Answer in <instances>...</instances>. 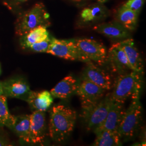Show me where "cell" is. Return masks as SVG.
I'll return each mask as SVG.
<instances>
[{
  "label": "cell",
  "instance_id": "6da1fadb",
  "mask_svg": "<svg viewBox=\"0 0 146 146\" xmlns=\"http://www.w3.org/2000/svg\"><path fill=\"white\" fill-rule=\"evenodd\" d=\"M77 119L76 112L62 104L54 106L50 111L49 135L52 141H66L72 134Z\"/></svg>",
  "mask_w": 146,
  "mask_h": 146
},
{
  "label": "cell",
  "instance_id": "7a4b0ae2",
  "mask_svg": "<svg viewBox=\"0 0 146 146\" xmlns=\"http://www.w3.org/2000/svg\"><path fill=\"white\" fill-rule=\"evenodd\" d=\"M143 73L134 70L118 75L110 93L113 100L125 102V100L134 99L140 96L143 83Z\"/></svg>",
  "mask_w": 146,
  "mask_h": 146
},
{
  "label": "cell",
  "instance_id": "3957f363",
  "mask_svg": "<svg viewBox=\"0 0 146 146\" xmlns=\"http://www.w3.org/2000/svg\"><path fill=\"white\" fill-rule=\"evenodd\" d=\"M81 102L80 117L87 129L93 131L103 123L107 115L113 102L110 93L95 101Z\"/></svg>",
  "mask_w": 146,
  "mask_h": 146
},
{
  "label": "cell",
  "instance_id": "277c9868",
  "mask_svg": "<svg viewBox=\"0 0 146 146\" xmlns=\"http://www.w3.org/2000/svg\"><path fill=\"white\" fill-rule=\"evenodd\" d=\"M50 16L42 3H37L29 10L22 13L15 23L16 35L21 36L38 27L50 25Z\"/></svg>",
  "mask_w": 146,
  "mask_h": 146
},
{
  "label": "cell",
  "instance_id": "5b68a950",
  "mask_svg": "<svg viewBox=\"0 0 146 146\" xmlns=\"http://www.w3.org/2000/svg\"><path fill=\"white\" fill-rule=\"evenodd\" d=\"M142 120V106L140 98L131 100L125 110L118 132L121 138L131 139L140 129Z\"/></svg>",
  "mask_w": 146,
  "mask_h": 146
},
{
  "label": "cell",
  "instance_id": "8992f818",
  "mask_svg": "<svg viewBox=\"0 0 146 146\" xmlns=\"http://www.w3.org/2000/svg\"><path fill=\"white\" fill-rule=\"evenodd\" d=\"M73 41L78 52L89 61L100 66L106 63L107 52L102 43L87 38L73 39Z\"/></svg>",
  "mask_w": 146,
  "mask_h": 146
},
{
  "label": "cell",
  "instance_id": "52a82bcc",
  "mask_svg": "<svg viewBox=\"0 0 146 146\" xmlns=\"http://www.w3.org/2000/svg\"><path fill=\"white\" fill-rule=\"evenodd\" d=\"M46 53L67 60L84 63L90 61L78 52L73 39L60 40L51 37L50 43Z\"/></svg>",
  "mask_w": 146,
  "mask_h": 146
},
{
  "label": "cell",
  "instance_id": "ba28073f",
  "mask_svg": "<svg viewBox=\"0 0 146 146\" xmlns=\"http://www.w3.org/2000/svg\"><path fill=\"white\" fill-rule=\"evenodd\" d=\"M86 64L82 74V80L89 81L106 91L113 88L114 81L110 73L92 61Z\"/></svg>",
  "mask_w": 146,
  "mask_h": 146
},
{
  "label": "cell",
  "instance_id": "9c48e42d",
  "mask_svg": "<svg viewBox=\"0 0 146 146\" xmlns=\"http://www.w3.org/2000/svg\"><path fill=\"white\" fill-rule=\"evenodd\" d=\"M106 63L110 70L117 75L133 70L125 52L118 42L113 44L107 52Z\"/></svg>",
  "mask_w": 146,
  "mask_h": 146
},
{
  "label": "cell",
  "instance_id": "30bf717a",
  "mask_svg": "<svg viewBox=\"0 0 146 146\" xmlns=\"http://www.w3.org/2000/svg\"><path fill=\"white\" fill-rule=\"evenodd\" d=\"M3 95L10 97L23 100L26 101L31 90L25 78L20 77L9 79L2 82Z\"/></svg>",
  "mask_w": 146,
  "mask_h": 146
},
{
  "label": "cell",
  "instance_id": "8fae6325",
  "mask_svg": "<svg viewBox=\"0 0 146 146\" xmlns=\"http://www.w3.org/2000/svg\"><path fill=\"white\" fill-rule=\"evenodd\" d=\"M47 136V123L44 111H34L31 114V143L42 145Z\"/></svg>",
  "mask_w": 146,
  "mask_h": 146
},
{
  "label": "cell",
  "instance_id": "7c38bea8",
  "mask_svg": "<svg viewBox=\"0 0 146 146\" xmlns=\"http://www.w3.org/2000/svg\"><path fill=\"white\" fill-rule=\"evenodd\" d=\"M125 110V102L113 100L104 122L93 132L101 129L118 131Z\"/></svg>",
  "mask_w": 146,
  "mask_h": 146
},
{
  "label": "cell",
  "instance_id": "4fadbf2b",
  "mask_svg": "<svg viewBox=\"0 0 146 146\" xmlns=\"http://www.w3.org/2000/svg\"><path fill=\"white\" fill-rule=\"evenodd\" d=\"M93 29L104 36L114 40L122 41L131 36V31L116 21L98 25Z\"/></svg>",
  "mask_w": 146,
  "mask_h": 146
},
{
  "label": "cell",
  "instance_id": "5bb4252c",
  "mask_svg": "<svg viewBox=\"0 0 146 146\" xmlns=\"http://www.w3.org/2000/svg\"><path fill=\"white\" fill-rule=\"evenodd\" d=\"M5 126L13 131L22 141L31 143V114L11 115Z\"/></svg>",
  "mask_w": 146,
  "mask_h": 146
},
{
  "label": "cell",
  "instance_id": "9a60e30c",
  "mask_svg": "<svg viewBox=\"0 0 146 146\" xmlns=\"http://www.w3.org/2000/svg\"><path fill=\"white\" fill-rule=\"evenodd\" d=\"M106 90L86 80H82L75 91L81 101H95L104 96Z\"/></svg>",
  "mask_w": 146,
  "mask_h": 146
},
{
  "label": "cell",
  "instance_id": "2e32d148",
  "mask_svg": "<svg viewBox=\"0 0 146 146\" xmlns=\"http://www.w3.org/2000/svg\"><path fill=\"white\" fill-rule=\"evenodd\" d=\"M120 45L123 49L133 70L144 74V65L141 55L133 39L128 38L120 41Z\"/></svg>",
  "mask_w": 146,
  "mask_h": 146
},
{
  "label": "cell",
  "instance_id": "e0dca14e",
  "mask_svg": "<svg viewBox=\"0 0 146 146\" xmlns=\"http://www.w3.org/2000/svg\"><path fill=\"white\" fill-rule=\"evenodd\" d=\"M32 110L34 111H46L53 103V96L50 92L31 91L26 100Z\"/></svg>",
  "mask_w": 146,
  "mask_h": 146
},
{
  "label": "cell",
  "instance_id": "ac0fdd59",
  "mask_svg": "<svg viewBox=\"0 0 146 146\" xmlns=\"http://www.w3.org/2000/svg\"><path fill=\"white\" fill-rule=\"evenodd\" d=\"M78 85L76 80L73 76L69 75L63 78L50 92L54 98L66 99L75 93Z\"/></svg>",
  "mask_w": 146,
  "mask_h": 146
},
{
  "label": "cell",
  "instance_id": "d6986e66",
  "mask_svg": "<svg viewBox=\"0 0 146 146\" xmlns=\"http://www.w3.org/2000/svg\"><path fill=\"white\" fill-rule=\"evenodd\" d=\"M49 36L47 27H38L20 36V43L23 49H26L31 44L42 42Z\"/></svg>",
  "mask_w": 146,
  "mask_h": 146
},
{
  "label": "cell",
  "instance_id": "ffe728a7",
  "mask_svg": "<svg viewBox=\"0 0 146 146\" xmlns=\"http://www.w3.org/2000/svg\"><path fill=\"white\" fill-rule=\"evenodd\" d=\"M96 139L92 146H122L121 137L118 131L101 129L94 132Z\"/></svg>",
  "mask_w": 146,
  "mask_h": 146
},
{
  "label": "cell",
  "instance_id": "44dd1931",
  "mask_svg": "<svg viewBox=\"0 0 146 146\" xmlns=\"http://www.w3.org/2000/svg\"><path fill=\"white\" fill-rule=\"evenodd\" d=\"M138 16L135 12L121 7L116 13V20L128 31H133L137 27Z\"/></svg>",
  "mask_w": 146,
  "mask_h": 146
},
{
  "label": "cell",
  "instance_id": "7402d4cb",
  "mask_svg": "<svg viewBox=\"0 0 146 146\" xmlns=\"http://www.w3.org/2000/svg\"><path fill=\"white\" fill-rule=\"evenodd\" d=\"M107 14V11L104 5L96 4L85 8L81 13V19L84 22H90L101 20Z\"/></svg>",
  "mask_w": 146,
  "mask_h": 146
},
{
  "label": "cell",
  "instance_id": "603a6c76",
  "mask_svg": "<svg viewBox=\"0 0 146 146\" xmlns=\"http://www.w3.org/2000/svg\"><path fill=\"white\" fill-rule=\"evenodd\" d=\"M11 115L7 106V97L4 95H0V126H5Z\"/></svg>",
  "mask_w": 146,
  "mask_h": 146
},
{
  "label": "cell",
  "instance_id": "cb8c5ba5",
  "mask_svg": "<svg viewBox=\"0 0 146 146\" xmlns=\"http://www.w3.org/2000/svg\"><path fill=\"white\" fill-rule=\"evenodd\" d=\"M51 41V37H48L47 39L42 42L35 43L28 47L26 49L35 52H47L49 46Z\"/></svg>",
  "mask_w": 146,
  "mask_h": 146
},
{
  "label": "cell",
  "instance_id": "d4e9b609",
  "mask_svg": "<svg viewBox=\"0 0 146 146\" xmlns=\"http://www.w3.org/2000/svg\"><path fill=\"white\" fill-rule=\"evenodd\" d=\"M144 5V0H128L122 7L139 14Z\"/></svg>",
  "mask_w": 146,
  "mask_h": 146
},
{
  "label": "cell",
  "instance_id": "484cf974",
  "mask_svg": "<svg viewBox=\"0 0 146 146\" xmlns=\"http://www.w3.org/2000/svg\"><path fill=\"white\" fill-rule=\"evenodd\" d=\"M9 146V144H8L7 141L0 137V146Z\"/></svg>",
  "mask_w": 146,
  "mask_h": 146
},
{
  "label": "cell",
  "instance_id": "4316f807",
  "mask_svg": "<svg viewBox=\"0 0 146 146\" xmlns=\"http://www.w3.org/2000/svg\"><path fill=\"white\" fill-rule=\"evenodd\" d=\"M3 95V85L2 82H0V95Z\"/></svg>",
  "mask_w": 146,
  "mask_h": 146
},
{
  "label": "cell",
  "instance_id": "83f0119b",
  "mask_svg": "<svg viewBox=\"0 0 146 146\" xmlns=\"http://www.w3.org/2000/svg\"><path fill=\"white\" fill-rule=\"evenodd\" d=\"M13 1H15L16 2H17V3H23V2H26L28 0H13Z\"/></svg>",
  "mask_w": 146,
  "mask_h": 146
},
{
  "label": "cell",
  "instance_id": "f1b7e54d",
  "mask_svg": "<svg viewBox=\"0 0 146 146\" xmlns=\"http://www.w3.org/2000/svg\"><path fill=\"white\" fill-rule=\"evenodd\" d=\"M74 1H81V0H74Z\"/></svg>",
  "mask_w": 146,
  "mask_h": 146
},
{
  "label": "cell",
  "instance_id": "f546056e",
  "mask_svg": "<svg viewBox=\"0 0 146 146\" xmlns=\"http://www.w3.org/2000/svg\"><path fill=\"white\" fill-rule=\"evenodd\" d=\"M0 73H1V67H0Z\"/></svg>",
  "mask_w": 146,
  "mask_h": 146
}]
</instances>
